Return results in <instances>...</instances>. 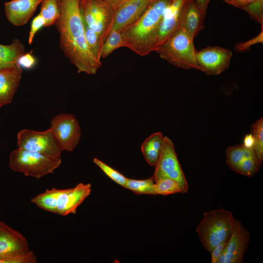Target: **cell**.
I'll list each match as a JSON object with an SVG mask.
<instances>
[{
	"instance_id": "6da1fadb",
	"label": "cell",
	"mask_w": 263,
	"mask_h": 263,
	"mask_svg": "<svg viewBox=\"0 0 263 263\" xmlns=\"http://www.w3.org/2000/svg\"><path fill=\"white\" fill-rule=\"evenodd\" d=\"M60 15L55 22L61 50L78 73L95 74L102 62L87 44L79 0L59 1Z\"/></svg>"
},
{
	"instance_id": "7a4b0ae2",
	"label": "cell",
	"mask_w": 263,
	"mask_h": 263,
	"mask_svg": "<svg viewBox=\"0 0 263 263\" xmlns=\"http://www.w3.org/2000/svg\"><path fill=\"white\" fill-rule=\"evenodd\" d=\"M171 0H155L134 21L121 30L125 47L140 56L155 51L165 9Z\"/></svg>"
},
{
	"instance_id": "3957f363",
	"label": "cell",
	"mask_w": 263,
	"mask_h": 263,
	"mask_svg": "<svg viewBox=\"0 0 263 263\" xmlns=\"http://www.w3.org/2000/svg\"><path fill=\"white\" fill-rule=\"evenodd\" d=\"M90 183H79L73 188L47 189L31 199L39 208L61 216L75 214L78 207L91 194Z\"/></svg>"
},
{
	"instance_id": "277c9868",
	"label": "cell",
	"mask_w": 263,
	"mask_h": 263,
	"mask_svg": "<svg viewBox=\"0 0 263 263\" xmlns=\"http://www.w3.org/2000/svg\"><path fill=\"white\" fill-rule=\"evenodd\" d=\"M236 220L230 211L223 208L205 212L196 229L205 249L210 252L215 246L227 241Z\"/></svg>"
},
{
	"instance_id": "5b68a950",
	"label": "cell",
	"mask_w": 263,
	"mask_h": 263,
	"mask_svg": "<svg viewBox=\"0 0 263 263\" xmlns=\"http://www.w3.org/2000/svg\"><path fill=\"white\" fill-rule=\"evenodd\" d=\"M155 51L161 58L176 67L201 71L196 60L193 39L182 28L172 34Z\"/></svg>"
},
{
	"instance_id": "8992f818",
	"label": "cell",
	"mask_w": 263,
	"mask_h": 263,
	"mask_svg": "<svg viewBox=\"0 0 263 263\" xmlns=\"http://www.w3.org/2000/svg\"><path fill=\"white\" fill-rule=\"evenodd\" d=\"M61 164V159L18 148L10 154L9 165L14 171L39 179L52 173Z\"/></svg>"
},
{
	"instance_id": "52a82bcc",
	"label": "cell",
	"mask_w": 263,
	"mask_h": 263,
	"mask_svg": "<svg viewBox=\"0 0 263 263\" xmlns=\"http://www.w3.org/2000/svg\"><path fill=\"white\" fill-rule=\"evenodd\" d=\"M84 22L99 37L102 45L110 33L114 14L107 0H79Z\"/></svg>"
},
{
	"instance_id": "ba28073f",
	"label": "cell",
	"mask_w": 263,
	"mask_h": 263,
	"mask_svg": "<svg viewBox=\"0 0 263 263\" xmlns=\"http://www.w3.org/2000/svg\"><path fill=\"white\" fill-rule=\"evenodd\" d=\"M17 146L54 158H61L63 151L50 128L43 131L25 129L20 131L17 134Z\"/></svg>"
},
{
	"instance_id": "9c48e42d",
	"label": "cell",
	"mask_w": 263,
	"mask_h": 263,
	"mask_svg": "<svg viewBox=\"0 0 263 263\" xmlns=\"http://www.w3.org/2000/svg\"><path fill=\"white\" fill-rule=\"evenodd\" d=\"M152 176L154 181L162 178L171 179L181 186L183 193L188 191V183L178 161L174 145L167 136H165L163 149Z\"/></svg>"
},
{
	"instance_id": "30bf717a",
	"label": "cell",
	"mask_w": 263,
	"mask_h": 263,
	"mask_svg": "<svg viewBox=\"0 0 263 263\" xmlns=\"http://www.w3.org/2000/svg\"><path fill=\"white\" fill-rule=\"evenodd\" d=\"M50 129L63 151L72 152L78 144L81 128L77 118L73 114L60 113L51 120Z\"/></svg>"
},
{
	"instance_id": "8fae6325",
	"label": "cell",
	"mask_w": 263,
	"mask_h": 263,
	"mask_svg": "<svg viewBox=\"0 0 263 263\" xmlns=\"http://www.w3.org/2000/svg\"><path fill=\"white\" fill-rule=\"evenodd\" d=\"M232 52L218 46H208L196 51L195 57L201 71L208 75H218L229 67Z\"/></svg>"
},
{
	"instance_id": "7c38bea8",
	"label": "cell",
	"mask_w": 263,
	"mask_h": 263,
	"mask_svg": "<svg viewBox=\"0 0 263 263\" xmlns=\"http://www.w3.org/2000/svg\"><path fill=\"white\" fill-rule=\"evenodd\" d=\"M250 241V232L242 222L236 219L234 229L217 263H243Z\"/></svg>"
},
{
	"instance_id": "4fadbf2b",
	"label": "cell",
	"mask_w": 263,
	"mask_h": 263,
	"mask_svg": "<svg viewBox=\"0 0 263 263\" xmlns=\"http://www.w3.org/2000/svg\"><path fill=\"white\" fill-rule=\"evenodd\" d=\"M30 251L26 238L19 231L0 221V263L5 259Z\"/></svg>"
},
{
	"instance_id": "5bb4252c",
	"label": "cell",
	"mask_w": 263,
	"mask_h": 263,
	"mask_svg": "<svg viewBox=\"0 0 263 263\" xmlns=\"http://www.w3.org/2000/svg\"><path fill=\"white\" fill-rule=\"evenodd\" d=\"M155 0H125L115 10L110 33L121 30L137 19Z\"/></svg>"
},
{
	"instance_id": "9a60e30c",
	"label": "cell",
	"mask_w": 263,
	"mask_h": 263,
	"mask_svg": "<svg viewBox=\"0 0 263 263\" xmlns=\"http://www.w3.org/2000/svg\"><path fill=\"white\" fill-rule=\"evenodd\" d=\"M22 71L17 64L0 67V108L13 100L20 84Z\"/></svg>"
},
{
	"instance_id": "2e32d148",
	"label": "cell",
	"mask_w": 263,
	"mask_h": 263,
	"mask_svg": "<svg viewBox=\"0 0 263 263\" xmlns=\"http://www.w3.org/2000/svg\"><path fill=\"white\" fill-rule=\"evenodd\" d=\"M186 0H171L165 9L160 26L156 48L180 28L181 14Z\"/></svg>"
},
{
	"instance_id": "e0dca14e",
	"label": "cell",
	"mask_w": 263,
	"mask_h": 263,
	"mask_svg": "<svg viewBox=\"0 0 263 263\" xmlns=\"http://www.w3.org/2000/svg\"><path fill=\"white\" fill-rule=\"evenodd\" d=\"M41 0H11L4 3L8 20L15 26L26 24L33 15Z\"/></svg>"
},
{
	"instance_id": "ac0fdd59",
	"label": "cell",
	"mask_w": 263,
	"mask_h": 263,
	"mask_svg": "<svg viewBox=\"0 0 263 263\" xmlns=\"http://www.w3.org/2000/svg\"><path fill=\"white\" fill-rule=\"evenodd\" d=\"M203 16L195 0H187L182 10L180 28L192 38L204 28Z\"/></svg>"
},
{
	"instance_id": "d6986e66",
	"label": "cell",
	"mask_w": 263,
	"mask_h": 263,
	"mask_svg": "<svg viewBox=\"0 0 263 263\" xmlns=\"http://www.w3.org/2000/svg\"><path fill=\"white\" fill-rule=\"evenodd\" d=\"M165 136L161 132L153 133L147 137L141 146V151L147 163L155 166L160 156Z\"/></svg>"
},
{
	"instance_id": "ffe728a7",
	"label": "cell",
	"mask_w": 263,
	"mask_h": 263,
	"mask_svg": "<svg viewBox=\"0 0 263 263\" xmlns=\"http://www.w3.org/2000/svg\"><path fill=\"white\" fill-rule=\"evenodd\" d=\"M24 52L23 44L17 38L10 44H0V67L16 64L18 58Z\"/></svg>"
},
{
	"instance_id": "44dd1931",
	"label": "cell",
	"mask_w": 263,
	"mask_h": 263,
	"mask_svg": "<svg viewBox=\"0 0 263 263\" xmlns=\"http://www.w3.org/2000/svg\"><path fill=\"white\" fill-rule=\"evenodd\" d=\"M254 155L252 149L246 148L243 144L229 146L225 150L226 163L236 172L246 159Z\"/></svg>"
},
{
	"instance_id": "7402d4cb",
	"label": "cell",
	"mask_w": 263,
	"mask_h": 263,
	"mask_svg": "<svg viewBox=\"0 0 263 263\" xmlns=\"http://www.w3.org/2000/svg\"><path fill=\"white\" fill-rule=\"evenodd\" d=\"M125 47L121 30H112L103 43L101 50V58H105L116 49Z\"/></svg>"
},
{
	"instance_id": "603a6c76",
	"label": "cell",
	"mask_w": 263,
	"mask_h": 263,
	"mask_svg": "<svg viewBox=\"0 0 263 263\" xmlns=\"http://www.w3.org/2000/svg\"><path fill=\"white\" fill-rule=\"evenodd\" d=\"M154 184L155 181L153 176L143 180L128 178L125 188L132 191L136 194L155 195Z\"/></svg>"
},
{
	"instance_id": "cb8c5ba5",
	"label": "cell",
	"mask_w": 263,
	"mask_h": 263,
	"mask_svg": "<svg viewBox=\"0 0 263 263\" xmlns=\"http://www.w3.org/2000/svg\"><path fill=\"white\" fill-rule=\"evenodd\" d=\"M40 14L45 20V26L54 24L60 15L59 1L57 0H41Z\"/></svg>"
},
{
	"instance_id": "d4e9b609",
	"label": "cell",
	"mask_w": 263,
	"mask_h": 263,
	"mask_svg": "<svg viewBox=\"0 0 263 263\" xmlns=\"http://www.w3.org/2000/svg\"><path fill=\"white\" fill-rule=\"evenodd\" d=\"M254 143L252 150L258 161L263 160V118L257 120L251 127Z\"/></svg>"
},
{
	"instance_id": "484cf974",
	"label": "cell",
	"mask_w": 263,
	"mask_h": 263,
	"mask_svg": "<svg viewBox=\"0 0 263 263\" xmlns=\"http://www.w3.org/2000/svg\"><path fill=\"white\" fill-rule=\"evenodd\" d=\"M154 181L155 195L166 196L177 193H183L181 186L171 179L162 178Z\"/></svg>"
},
{
	"instance_id": "4316f807",
	"label": "cell",
	"mask_w": 263,
	"mask_h": 263,
	"mask_svg": "<svg viewBox=\"0 0 263 263\" xmlns=\"http://www.w3.org/2000/svg\"><path fill=\"white\" fill-rule=\"evenodd\" d=\"M93 162L108 177L117 184L125 188L128 178L98 158H94Z\"/></svg>"
},
{
	"instance_id": "83f0119b",
	"label": "cell",
	"mask_w": 263,
	"mask_h": 263,
	"mask_svg": "<svg viewBox=\"0 0 263 263\" xmlns=\"http://www.w3.org/2000/svg\"><path fill=\"white\" fill-rule=\"evenodd\" d=\"M85 35L88 46L94 55L101 60L102 43L98 35L84 22Z\"/></svg>"
},
{
	"instance_id": "f1b7e54d",
	"label": "cell",
	"mask_w": 263,
	"mask_h": 263,
	"mask_svg": "<svg viewBox=\"0 0 263 263\" xmlns=\"http://www.w3.org/2000/svg\"><path fill=\"white\" fill-rule=\"evenodd\" d=\"M250 18L263 26V0H254L241 8Z\"/></svg>"
},
{
	"instance_id": "f546056e",
	"label": "cell",
	"mask_w": 263,
	"mask_h": 263,
	"mask_svg": "<svg viewBox=\"0 0 263 263\" xmlns=\"http://www.w3.org/2000/svg\"><path fill=\"white\" fill-rule=\"evenodd\" d=\"M36 63V59L33 55L30 52L24 53L17 59L16 64L21 69L32 68Z\"/></svg>"
},
{
	"instance_id": "4dcf8cb0",
	"label": "cell",
	"mask_w": 263,
	"mask_h": 263,
	"mask_svg": "<svg viewBox=\"0 0 263 263\" xmlns=\"http://www.w3.org/2000/svg\"><path fill=\"white\" fill-rule=\"evenodd\" d=\"M43 26H45V20L41 15L39 14L34 18L31 24V28L28 37V43L29 44H31L32 43L37 32Z\"/></svg>"
},
{
	"instance_id": "1f68e13d",
	"label": "cell",
	"mask_w": 263,
	"mask_h": 263,
	"mask_svg": "<svg viewBox=\"0 0 263 263\" xmlns=\"http://www.w3.org/2000/svg\"><path fill=\"white\" fill-rule=\"evenodd\" d=\"M263 26H262L261 32L256 37L252 38L251 39L241 43L236 46V49L238 51H244L251 46L257 44L263 43Z\"/></svg>"
},
{
	"instance_id": "d6a6232c",
	"label": "cell",
	"mask_w": 263,
	"mask_h": 263,
	"mask_svg": "<svg viewBox=\"0 0 263 263\" xmlns=\"http://www.w3.org/2000/svg\"><path fill=\"white\" fill-rule=\"evenodd\" d=\"M226 242H222L215 246L210 251L211 263H217L218 260L223 253L225 246Z\"/></svg>"
},
{
	"instance_id": "836d02e7",
	"label": "cell",
	"mask_w": 263,
	"mask_h": 263,
	"mask_svg": "<svg viewBox=\"0 0 263 263\" xmlns=\"http://www.w3.org/2000/svg\"><path fill=\"white\" fill-rule=\"evenodd\" d=\"M253 0H224L228 4L241 9Z\"/></svg>"
},
{
	"instance_id": "e575fe53",
	"label": "cell",
	"mask_w": 263,
	"mask_h": 263,
	"mask_svg": "<svg viewBox=\"0 0 263 263\" xmlns=\"http://www.w3.org/2000/svg\"><path fill=\"white\" fill-rule=\"evenodd\" d=\"M210 0H195L203 16L205 17L208 3Z\"/></svg>"
},
{
	"instance_id": "d590c367",
	"label": "cell",
	"mask_w": 263,
	"mask_h": 263,
	"mask_svg": "<svg viewBox=\"0 0 263 263\" xmlns=\"http://www.w3.org/2000/svg\"><path fill=\"white\" fill-rule=\"evenodd\" d=\"M254 143V139L252 134L249 133L245 135L244 138L243 145L246 148L252 149Z\"/></svg>"
},
{
	"instance_id": "8d00e7d4",
	"label": "cell",
	"mask_w": 263,
	"mask_h": 263,
	"mask_svg": "<svg viewBox=\"0 0 263 263\" xmlns=\"http://www.w3.org/2000/svg\"><path fill=\"white\" fill-rule=\"evenodd\" d=\"M112 6L114 12L117 7L125 0H107Z\"/></svg>"
}]
</instances>
